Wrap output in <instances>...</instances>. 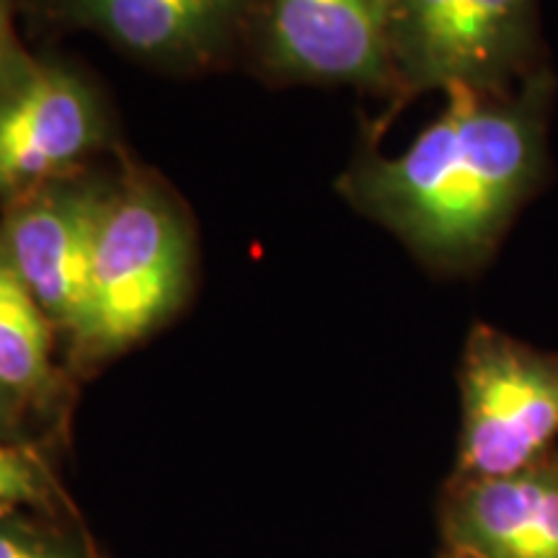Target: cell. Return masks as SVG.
Wrapping results in <instances>:
<instances>
[{"label":"cell","instance_id":"7c38bea8","mask_svg":"<svg viewBox=\"0 0 558 558\" xmlns=\"http://www.w3.org/2000/svg\"><path fill=\"white\" fill-rule=\"evenodd\" d=\"M0 558H83L70 543L41 533L19 518L0 522Z\"/></svg>","mask_w":558,"mask_h":558},{"label":"cell","instance_id":"9a60e30c","mask_svg":"<svg viewBox=\"0 0 558 558\" xmlns=\"http://www.w3.org/2000/svg\"><path fill=\"white\" fill-rule=\"evenodd\" d=\"M439 558H471V556L458 554V550H448V548H442V554H439Z\"/></svg>","mask_w":558,"mask_h":558},{"label":"cell","instance_id":"4fadbf2b","mask_svg":"<svg viewBox=\"0 0 558 558\" xmlns=\"http://www.w3.org/2000/svg\"><path fill=\"white\" fill-rule=\"evenodd\" d=\"M21 0H0V101L21 86V81L37 65L16 32V11Z\"/></svg>","mask_w":558,"mask_h":558},{"label":"cell","instance_id":"8fae6325","mask_svg":"<svg viewBox=\"0 0 558 558\" xmlns=\"http://www.w3.org/2000/svg\"><path fill=\"white\" fill-rule=\"evenodd\" d=\"M50 497V481L37 456L21 442L0 439V522L45 507Z\"/></svg>","mask_w":558,"mask_h":558},{"label":"cell","instance_id":"52a82bcc","mask_svg":"<svg viewBox=\"0 0 558 558\" xmlns=\"http://www.w3.org/2000/svg\"><path fill=\"white\" fill-rule=\"evenodd\" d=\"M101 140V111L78 75L37 65L0 101V197L68 179Z\"/></svg>","mask_w":558,"mask_h":558},{"label":"cell","instance_id":"30bf717a","mask_svg":"<svg viewBox=\"0 0 558 558\" xmlns=\"http://www.w3.org/2000/svg\"><path fill=\"white\" fill-rule=\"evenodd\" d=\"M0 383L26 407L54 393L52 320L0 259Z\"/></svg>","mask_w":558,"mask_h":558},{"label":"cell","instance_id":"3957f363","mask_svg":"<svg viewBox=\"0 0 558 558\" xmlns=\"http://www.w3.org/2000/svg\"><path fill=\"white\" fill-rule=\"evenodd\" d=\"M390 60L401 96L509 90L550 68L541 0H393Z\"/></svg>","mask_w":558,"mask_h":558},{"label":"cell","instance_id":"9c48e42d","mask_svg":"<svg viewBox=\"0 0 558 558\" xmlns=\"http://www.w3.org/2000/svg\"><path fill=\"white\" fill-rule=\"evenodd\" d=\"M246 0H54L75 24L153 62H192L218 50Z\"/></svg>","mask_w":558,"mask_h":558},{"label":"cell","instance_id":"ba28073f","mask_svg":"<svg viewBox=\"0 0 558 558\" xmlns=\"http://www.w3.org/2000/svg\"><path fill=\"white\" fill-rule=\"evenodd\" d=\"M439 533L471 558H558V448L505 476H450Z\"/></svg>","mask_w":558,"mask_h":558},{"label":"cell","instance_id":"277c9868","mask_svg":"<svg viewBox=\"0 0 558 558\" xmlns=\"http://www.w3.org/2000/svg\"><path fill=\"white\" fill-rule=\"evenodd\" d=\"M458 386L463 418L452 478L505 476L558 448V352L473 324Z\"/></svg>","mask_w":558,"mask_h":558},{"label":"cell","instance_id":"8992f818","mask_svg":"<svg viewBox=\"0 0 558 558\" xmlns=\"http://www.w3.org/2000/svg\"><path fill=\"white\" fill-rule=\"evenodd\" d=\"M390 13L393 0H269L267 60L298 81L396 94Z\"/></svg>","mask_w":558,"mask_h":558},{"label":"cell","instance_id":"5b68a950","mask_svg":"<svg viewBox=\"0 0 558 558\" xmlns=\"http://www.w3.org/2000/svg\"><path fill=\"white\" fill-rule=\"evenodd\" d=\"M111 192L58 179L5 202L0 259L26 284L52 326L78 337L86 316L90 267Z\"/></svg>","mask_w":558,"mask_h":558},{"label":"cell","instance_id":"5bb4252c","mask_svg":"<svg viewBox=\"0 0 558 558\" xmlns=\"http://www.w3.org/2000/svg\"><path fill=\"white\" fill-rule=\"evenodd\" d=\"M24 409L26 403L0 383V439H13V442H19V422Z\"/></svg>","mask_w":558,"mask_h":558},{"label":"cell","instance_id":"6da1fadb","mask_svg":"<svg viewBox=\"0 0 558 558\" xmlns=\"http://www.w3.org/2000/svg\"><path fill=\"white\" fill-rule=\"evenodd\" d=\"M445 94V109L407 150L362 156L341 192L429 269L471 275L546 184L556 73L546 68L509 90Z\"/></svg>","mask_w":558,"mask_h":558},{"label":"cell","instance_id":"7a4b0ae2","mask_svg":"<svg viewBox=\"0 0 558 558\" xmlns=\"http://www.w3.org/2000/svg\"><path fill=\"white\" fill-rule=\"evenodd\" d=\"M190 267L184 222L156 186L130 181L111 192L75 344L90 357L135 344L177 311Z\"/></svg>","mask_w":558,"mask_h":558}]
</instances>
